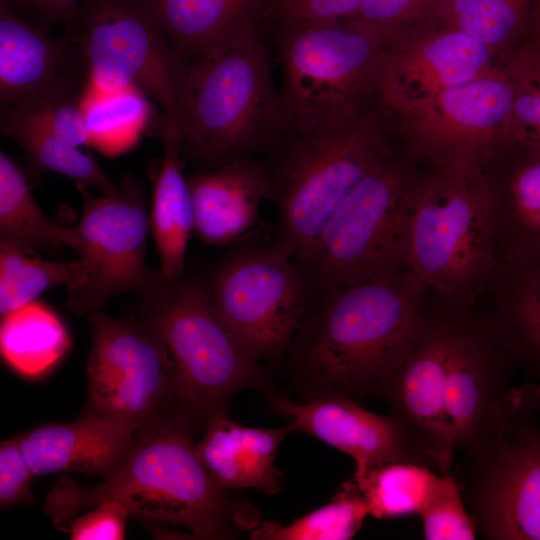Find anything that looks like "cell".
<instances>
[{
    "label": "cell",
    "instance_id": "cell-3",
    "mask_svg": "<svg viewBox=\"0 0 540 540\" xmlns=\"http://www.w3.org/2000/svg\"><path fill=\"white\" fill-rule=\"evenodd\" d=\"M434 163V170L418 178L414 189L405 267L438 297L474 306L499 268L489 184L476 157Z\"/></svg>",
    "mask_w": 540,
    "mask_h": 540
},
{
    "label": "cell",
    "instance_id": "cell-19",
    "mask_svg": "<svg viewBox=\"0 0 540 540\" xmlns=\"http://www.w3.org/2000/svg\"><path fill=\"white\" fill-rule=\"evenodd\" d=\"M490 47L450 26L407 50L388 48L382 107L405 113L441 91L487 70Z\"/></svg>",
    "mask_w": 540,
    "mask_h": 540
},
{
    "label": "cell",
    "instance_id": "cell-29",
    "mask_svg": "<svg viewBox=\"0 0 540 540\" xmlns=\"http://www.w3.org/2000/svg\"><path fill=\"white\" fill-rule=\"evenodd\" d=\"M0 131L15 140L30 163L38 170L61 174L79 187H94L101 192H113L115 184L90 153L18 119L1 109Z\"/></svg>",
    "mask_w": 540,
    "mask_h": 540
},
{
    "label": "cell",
    "instance_id": "cell-20",
    "mask_svg": "<svg viewBox=\"0 0 540 540\" xmlns=\"http://www.w3.org/2000/svg\"><path fill=\"white\" fill-rule=\"evenodd\" d=\"M138 430L127 420L85 410L72 422L45 424L16 437L35 476L78 472L107 480L125 464Z\"/></svg>",
    "mask_w": 540,
    "mask_h": 540
},
{
    "label": "cell",
    "instance_id": "cell-36",
    "mask_svg": "<svg viewBox=\"0 0 540 540\" xmlns=\"http://www.w3.org/2000/svg\"><path fill=\"white\" fill-rule=\"evenodd\" d=\"M2 109L73 146L91 145L80 97L56 98Z\"/></svg>",
    "mask_w": 540,
    "mask_h": 540
},
{
    "label": "cell",
    "instance_id": "cell-27",
    "mask_svg": "<svg viewBox=\"0 0 540 540\" xmlns=\"http://www.w3.org/2000/svg\"><path fill=\"white\" fill-rule=\"evenodd\" d=\"M73 227L49 218L35 200L23 171L0 152V247L27 255L74 248Z\"/></svg>",
    "mask_w": 540,
    "mask_h": 540
},
{
    "label": "cell",
    "instance_id": "cell-21",
    "mask_svg": "<svg viewBox=\"0 0 540 540\" xmlns=\"http://www.w3.org/2000/svg\"><path fill=\"white\" fill-rule=\"evenodd\" d=\"M488 181L500 265L540 258V153L502 144L478 158Z\"/></svg>",
    "mask_w": 540,
    "mask_h": 540
},
{
    "label": "cell",
    "instance_id": "cell-44",
    "mask_svg": "<svg viewBox=\"0 0 540 540\" xmlns=\"http://www.w3.org/2000/svg\"><path fill=\"white\" fill-rule=\"evenodd\" d=\"M23 3H26L28 5H31L33 8L36 9L37 13L39 14V24L41 23L43 17H44V14H45V10H46V6H47V0H21Z\"/></svg>",
    "mask_w": 540,
    "mask_h": 540
},
{
    "label": "cell",
    "instance_id": "cell-33",
    "mask_svg": "<svg viewBox=\"0 0 540 540\" xmlns=\"http://www.w3.org/2000/svg\"><path fill=\"white\" fill-rule=\"evenodd\" d=\"M146 95L135 87L100 91L82 99L91 145L106 154L129 147L148 120Z\"/></svg>",
    "mask_w": 540,
    "mask_h": 540
},
{
    "label": "cell",
    "instance_id": "cell-11",
    "mask_svg": "<svg viewBox=\"0 0 540 540\" xmlns=\"http://www.w3.org/2000/svg\"><path fill=\"white\" fill-rule=\"evenodd\" d=\"M71 35L82 44L99 91L135 87L178 126L187 64L144 0H83Z\"/></svg>",
    "mask_w": 540,
    "mask_h": 540
},
{
    "label": "cell",
    "instance_id": "cell-41",
    "mask_svg": "<svg viewBox=\"0 0 540 540\" xmlns=\"http://www.w3.org/2000/svg\"><path fill=\"white\" fill-rule=\"evenodd\" d=\"M440 0H363L349 17L385 31L434 13Z\"/></svg>",
    "mask_w": 540,
    "mask_h": 540
},
{
    "label": "cell",
    "instance_id": "cell-30",
    "mask_svg": "<svg viewBox=\"0 0 540 540\" xmlns=\"http://www.w3.org/2000/svg\"><path fill=\"white\" fill-rule=\"evenodd\" d=\"M445 476L413 462H394L372 470L357 483L369 515L389 520L420 513L441 489Z\"/></svg>",
    "mask_w": 540,
    "mask_h": 540
},
{
    "label": "cell",
    "instance_id": "cell-32",
    "mask_svg": "<svg viewBox=\"0 0 540 540\" xmlns=\"http://www.w3.org/2000/svg\"><path fill=\"white\" fill-rule=\"evenodd\" d=\"M85 263L45 261L7 247H0V315L36 300L44 291L65 285L66 290L82 283Z\"/></svg>",
    "mask_w": 540,
    "mask_h": 540
},
{
    "label": "cell",
    "instance_id": "cell-12",
    "mask_svg": "<svg viewBox=\"0 0 540 540\" xmlns=\"http://www.w3.org/2000/svg\"><path fill=\"white\" fill-rule=\"evenodd\" d=\"M81 218L74 232V251L85 263L86 274L78 286L67 289V307L87 316L100 310L112 297L139 294L155 272L145 262L149 216L141 184L126 176L113 192L94 196L87 187Z\"/></svg>",
    "mask_w": 540,
    "mask_h": 540
},
{
    "label": "cell",
    "instance_id": "cell-25",
    "mask_svg": "<svg viewBox=\"0 0 540 540\" xmlns=\"http://www.w3.org/2000/svg\"><path fill=\"white\" fill-rule=\"evenodd\" d=\"M163 144V159L157 171L151 211L150 231L160 258V271L167 279L183 276L185 256L194 215L177 126L164 115L157 125Z\"/></svg>",
    "mask_w": 540,
    "mask_h": 540
},
{
    "label": "cell",
    "instance_id": "cell-5",
    "mask_svg": "<svg viewBox=\"0 0 540 540\" xmlns=\"http://www.w3.org/2000/svg\"><path fill=\"white\" fill-rule=\"evenodd\" d=\"M376 110L286 132L263 162L276 208L274 243L295 263L360 180L394 152Z\"/></svg>",
    "mask_w": 540,
    "mask_h": 540
},
{
    "label": "cell",
    "instance_id": "cell-24",
    "mask_svg": "<svg viewBox=\"0 0 540 540\" xmlns=\"http://www.w3.org/2000/svg\"><path fill=\"white\" fill-rule=\"evenodd\" d=\"M196 453L212 478L228 491L257 489L269 495L282 488L274 466L276 452L292 428H256L233 421L229 414L211 419Z\"/></svg>",
    "mask_w": 540,
    "mask_h": 540
},
{
    "label": "cell",
    "instance_id": "cell-34",
    "mask_svg": "<svg viewBox=\"0 0 540 540\" xmlns=\"http://www.w3.org/2000/svg\"><path fill=\"white\" fill-rule=\"evenodd\" d=\"M532 0H440L433 15L487 46L516 37L528 26Z\"/></svg>",
    "mask_w": 540,
    "mask_h": 540
},
{
    "label": "cell",
    "instance_id": "cell-42",
    "mask_svg": "<svg viewBox=\"0 0 540 540\" xmlns=\"http://www.w3.org/2000/svg\"><path fill=\"white\" fill-rule=\"evenodd\" d=\"M83 0H47L44 17L39 27L48 30L53 24H61L66 33L74 30Z\"/></svg>",
    "mask_w": 540,
    "mask_h": 540
},
{
    "label": "cell",
    "instance_id": "cell-43",
    "mask_svg": "<svg viewBox=\"0 0 540 540\" xmlns=\"http://www.w3.org/2000/svg\"><path fill=\"white\" fill-rule=\"evenodd\" d=\"M528 27L531 41L540 44V0H532L529 12Z\"/></svg>",
    "mask_w": 540,
    "mask_h": 540
},
{
    "label": "cell",
    "instance_id": "cell-6",
    "mask_svg": "<svg viewBox=\"0 0 540 540\" xmlns=\"http://www.w3.org/2000/svg\"><path fill=\"white\" fill-rule=\"evenodd\" d=\"M177 127L196 171L272 149L284 123L261 35L187 64Z\"/></svg>",
    "mask_w": 540,
    "mask_h": 540
},
{
    "label": "cell",
    "instance_id": "cell-15",
    "mask_svg": "<svg viewBox=\"0 0 540 540\" xmlns=\"http://www.w3.org/2000/svg\"><path fill=\"white\" fill-rule=\"evenodd\" d=\"M514 100L505 71L485 70L447 88L413 109L417 150L434 161L450 157H481L505 140Z\"/></svg>",
    "mask_w": 540,
    "mask_h": 540
},
{
    "label": "cell",
    "instance_id": "cell-14",
    "mask_svg": "<svg viewBox=\"0 0 540 540\" xmlns=\"http://www.w3.org/2000/svg\"><path fill=\"white\" fill-rule=\"evenodd\" d=\"M92 333L86 409L139 428L179 412L158 342L138 320L101 310L86 316ZM184 415V414H183Z\"/></svg>",
    "mask_w": 540,
    "mask_h": 540
},
{
    "label": "cell",
    "instance_id": "cell-17",
    "mask_svg": "<svg viewBox=\"0 0 540 540\" xmlns=\"http://www.w3.org/2000/svg\"><path fill=\"white\" fill-rule=\"evenodd\" d=\"M451 305L448 406L461 449L513 387L517 367L486 311L477 305Z\"/></svg>",
    "mask_w": 540,
    "mask_h": 540
},
{
    "label": "cell",
    "instance_id": "cell-23",
    "mask_svg": "<svg viewBox=\"0 0 540 540\" xmlns=\"http://www.w3.org/2000/svg\"><path fill=\"white\" fill-rule=\"evenodd\" d=\"M186 64L261 35L267 0H144Z\"/></svg>",
    "mask_w": 540,
    "mask_h": 540
},
{
    "label": "cell",
    "instance_id": "cell-40",
    "mask_svg": "<svg viewBox=\"0 0 540 540\" xmlns=\"http://www.w3.org/2000/svg\"><path fill=\"white\" fill-rule=\"evenodd\" d=\"M34 473L23 457L17 437L0 444V506L9 508L35 501L32 494Z\"/></svg>",
    "mask_w": 540,
    "mask_h": 540
},
{
    "label": "cell",
    "instance_id": "cell-35",
    "mask_svg": "<svg viewBox=\"0 0 540 540\" xmlns=\"http://www.w3.org/2000/svg\"><path fill=\"white\" fill-rule=\"evenodd\" d=\"M504 69L514 100L503 144L540 153V44L516 50Z\"/></svg>",
    "mask_w": 540,
    "mask_h": 540
},
{
    "label": "cell",
    "instance_id": "cell-13",
    "mask_svg": "<svg viewBox=\"0 0 540 540\" xmlns=\"http://www.w3.org/2000/svg\"><path fill=\"white\" fill-rule=\"evenodd\" d=\"M451 327V303L430 292L418 337L378 395L389 404L421 463L441 476L452 474L457 450L448 406Z\"/></svg>",
    "mask_w": 540,
    "mask_h": 540
},
{
    "label": "cell",
    "instance_id": "cell-1",
    "mask_svg": "<svg viewBox=\"0 0 540 540\" xmlns=\"http://www.w3.org/2000/svg\"><path fill=\"white\" fill-rule=\"evenodd\" d=\"M429 293L399 268L313 296L285 354L300 394L378 397L424 325Z\"/></svg>",
    "mask_w": 540,
    "mask_h": 540
},
{
    "label": "cell",
    "instance_id": "cell-10",
    "mask_svg": "<svg viewBox=\"0 0 540 540\" xmlns=\"http://www.w3.org/2000/svg\"><path fill=\"white\" fill-rule=\"evenodd\" d=\"M205 280L216 312L249 355L283 360L313 297L290 255L274 242L242 246Z\"/></svg>",
    "mask_w": 540,
    "mask_h": 540
},
{
    "label": "cell",
    "instance_id": "cell-18",
    "mask_svg": "<svg viewBox=\"0 0 540 540\" xmlns=\"http://www.w3.org/2000/svg\"><path fill=\"white\" fill-rule=\"evenodd\" d=\"M267 398L293 432L311 435L352 457L356 483L389 463L422 464L394 417L368 411L354 399L322 396L296 403L275 391Z\"/></svg>",
    "mask_w": 540,
    "mask_h": 540
},
{
    "label": "cell",
    "instance_id": "cell-26",
    "mask_svg": "<svg viewBox=\"0 0 540 540\" xmlns=\"http://www.w3.org/2000/svg\"><path fill=\"white\" fill-rule=\"evenodd\" d=\"M486 296V312L517 370L540 383V258L500 265Z\"/></svg>",
    "mask_w": 540,
    "mask_h": 540
},
{
    "label": "cell",
    "instance_id": "cell-37",
    "mask_svg": "<svg viewBox=\"0 0 540 540\" xmlns=\"http://www.w3.org/2000/svg\"><path fill=\"white\" fill-rule=\"evenodd\" d=\"M427 540H473L477 529L452 474L419 515Z\"/></svg>",
    "mask_w": 540,
    "mask_h": 540
},
{
    "label": "cell",
    "instance_id": "cell-38",
    "mask_svg": "<svg viewBox=\"0 0 540 540\" xmlns=\"http://www.w3.org/2000/svg\"><path fill=\"white\" fill-rule=\"evenodd\" d=\"M363 0H267L264 25L274 31L289 26L351 17Z\"/></svg>",
    "mask_w": 540,
    "mask_h": 540
},
{
    "label": "cell",
    "instance_id": "cell-16",
    "mask_svg": "<svg viewBox=\"0 0 540 540\" xmlns=\"http://www.w3.org/2000/svg\"><path fill=\"white\" fill-rule=\"evenodd\" d=\"M90 70L80 41L65 33L55 37L0 4V103L13 107L40 101L80 97Z\"/></svg>",
    "mask_w": 540,
    "mask_h": 540
},
{
    "label": "cell",
    "instance_id": "cell-2",
    "mask_svg": "<svg viewBox=\"0 0 540 540\" xmlns=\"http://www.w3.org/2000/svg\"><path fill=\"white\" fill-rule=\"evenodd\" d=\"M195 427L176 412L139 428L116 475L92 486L61 475L46 496L44 513L64 529L78 514L118 501L129 516L185 528L195 539H232L250 531L261 522L259 510L212 478L196 453Z\"/></svg>",
    "mask_w": 540,
    "mask_h": 540
},
{
    "label": "cell",
    "instance_id": "cell-22",
    "mask_svg": "<svg viewBox=\"0 0 540 540\" xmlns=\"http://www.w3.org/2000/svg\"><path fill=\"white\" fill-rule=\"evenodd\" d=\"M194 233L205 245L237 242L262 223L260 207L272 200L263 160L243 157L187 175Z\"/></svg>",
    "mask_w": 540,
    "mask_h": 540
},
{
    "label": "cell",
    "instance_id": "cell-9",
    "mask_svg": "<svg viewBox=\"0 0 540 540\" xmlns=\"http://www.w3.org/2000/svg\"><path fill=\"white\" fill-rule=\"evenodd\" d=\"M417 179L394 151L360 180L296 263L313 296L406 268L405 233Z\"/></svg>",
    "mask_w": 540,
    "mask_h": 540
},
{
    "label": "cell",
    "instance_id": "cell-28",
    "mask_svg": "<svg viewBox=\"0 0 540 540\" xmlns=\"http://www.w3.org/2000/svg\"><path fill=\"white\" fill-rule=\"evenodd\" d=\"M1 319V356L21 376H44L70 348V336L61 319L37 300L6 313Z\"/></svg>",
    "mask_w": 540,
    "mask_h": 540
},
{
    "label": "cell",
    "instance_id": "cell-39",
    "mask_svg": "<svg viewBox=\"0 0 540 540\" xmlns=\"http://www.w3.org/2000/svg\"><path fill=\"white\" fill-rule=\"evenodd\" d=\"M127 509L118 501H105L72 518L65 526L72 540H122Z\"/></svg>",
    "mask_w": 540,
    "mask_h": 540
},
{
    "label": "cell",
    "instance_id": "cell-7",
    "mask_svg": "<svg viewBox=\"0 0 540 540\" xmlns=\"http://www.w3.org/2000/svg\"><path fill=\"white\" fill-rule=\"evenodd\" d=\"M388 42L385 30L350 18L275 30L284 133L373 111Z\"/></svg>",
    "mask_w": 540,
    "mask_h": 540
},
{
    "label": "cell",
    "instance_id": "cell-8",
    "mask_svg": "<svg viewBox=\"0 0 540 540\" xmlns=\"http://www.w3.org/2000/svg\"><path fill=\"white\" fill-rule=\"evenodd\" d=\"M540 383L513 386L460 451L457 484L477 532L540 540Z\"/></svg>",
    "mask_w": 540,
    "mask_h": 540
},
{
    "label": "cell",
    "instance_id": "cell-31",
    "mask_svg": "<svg viewBox=\"0 0 540 540\" xmlns=\"http://www.w3.org/2000/svg\"><path fill=\"white\" fill-rule=\"evenodd\" d=\"M369 509L355 480L343 482L331 501L282 524L261 521L249 531L252 540H348L362 527Z\"/></svg>",
    "mask_w": 540,
    "mask_h": 540
},
{
    "label": "cell",
    "instance_id": "cell-4",
    "mask_svg": "<svg viewBox=\"0 0 540 540\" xmlns=\"http://www.w3.org/2000/svg\"><path fill=\"white\" fill-rule=\"evenodd\" d=\"M137 296L138 321L161 348L178 410L196 426L229 414L242 390L274 392L261 363L216 312L205 276L167 279L159 270Z\"/></svg>",
    "mask_w": 540,
    "mask_h": 540
}]
</instances>
